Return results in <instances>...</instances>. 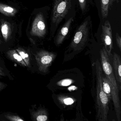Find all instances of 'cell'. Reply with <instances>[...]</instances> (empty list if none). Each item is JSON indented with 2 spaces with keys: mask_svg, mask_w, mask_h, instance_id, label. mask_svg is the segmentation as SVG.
I'll list each match as a JSON object with an SVG mask.
<instances>
[{
  "mask_svg": "<svg viewBox=\"0 0 121 121\" xmlns=\"http://www.w3.org/2000/svg\"><path fill=\"white\" fill-rule=\"evenodd\" d=\"M101 65L104 74L109 80L112 91V100L118 121L121 120V107L117 83L113 71L110 56H108L104 47L100 50Z\"/></svg>",
  "mask_w": 121,
  "mask_h": 121,
  "instance_id": "obj_1",
  "label": "cell"
},
{
  "mask_svg": "<svg viewBox=\"0 0 121 121\" xmlns=\"http://www.w3.org/2000/svg\"><path fill=\"white\" fill-rule=\"evenodd\" d=\"M96 76V98L95 108L96 118L99 121H107L108 120L109 104L110 100L109 99L103 89L102 77L103 73L101 63L97 59L95 63Z\"/></svg>",
  "mask_w": 121,
  "mask_h": 121,
  "instance_id": "obj_2",
  "label": "cell"
},
{
  "mask_svg": "<svg viewBox=\"0 0 121 121\" xmlns=\"http://www.w3.org/2000/svg\"><path fill=\"white\" fill-rule=\"evenodd\" d=\"M90 28L89 21L87 19L77 30L70 44V49L76 51L84 47L88 40Z\"/></svg>",
  "mask_w": 121,
  "mask_h": 121,
  "instance_id": "obj_3",
  "label": "cell"
},
{
  "mask_svg": "<svg viewBox=\"0 0 121 121\" xmlns=\"http://www.w3.org/2000/svg\"><path fill=\"white\" fill-rule=\"evenodd\" d=\"M71 0H55L52 17V23L54 26V32L71 8Z\"/></svg>",
  "mask_w": 121,
  "mask_h": 121,
  "instance_id": "obj_4",
  "label": "cell"
},
{
  "mask_svg": "<svg viewBox=\"0 0 121 121\" xmlns=\"http://www.w3.org/2000/svg\"><path fill=\"white\" fill-rule=\"evenodd\" d=\"M56 56V54L53 52L44 51L39 52L36 56V60L39 70L43 73L47 72Z\"/></svg>",
  "mask_w": 121,
  "mask_h": 121,
  "instance_id": "obj_5",
  "label": "cell"
},
{
  "mask_svg": "<svg viewBox=\"0 0 121 121\" xmlns=\"http://www.w3.org/2000/svg\"><path fill=\"white\" fill-rule=\"evenodd\" d=\"M101 39L108 54L110 56L113 48V42L111 25L108 20L105 21L104 25H102Z\"/></svg>",
  "mask_w": 121,
  "mask_h": 121,
  "instance_id": "obj_6",
  "label": "cell"
},
{
  "mask_svg": "<svg viewBox=\"0 0 121 121\" xmlns=\"http://www.w3.org/2000/svg\"><path fill=\"white\" fill-rule=\"evenodd\" d=\"M46 32V25L43 14L40 13L35 17L31 30V35L39 37L44 36Z\"/></svg>",
  "mask_w": 121,
  "mask_h": 121,
  "instance_id": "obj_7",
  "label": "cell"
},
{
  "mask_svg": "<svg viewBox=\"0 0 121 121\" xmlns=\"http://www.w3.org/2000/svg\"><path fill=\"white\" fill-rule=\"evenodd\" d=\"M113 70L119 90H121V59L117 54L114 53L112 56Z\"/></svg>",
  "mask_w": 121,
  "mask_h": 121,
  "instance_id": "obj_8",
  "label": "cell"
},
{
  "mask_svg": "<svg viewBox=\"0 0 121 121\" xmlns=\"http://www.w3.org/2000/svg\"><path fill=\"white\" fill-rule=\"evenodd\" d=\"M73 21V17L70 18L63 25L57 34L55 39V43L57 46L62 43L68 34L71 24Z\"/></svg>",
  "mask_w": 121,
  "mask_h": 121,
  "instance_id": "obj_9",
  "label": "cell"
},
{
  "mask_svg": "<svg viewBox=\"0 0 121 121\" xmlns=\"http://www.w3.org/2000/svg\"><path fill=\"white\" fill-rule=\"evenodd\" d=\"M102 82L103 91L110 100L112 99V88L109 80L103 73V72L102 75Z\"/></svg>",
  "mask_w": 121,
  "mask_h": 121,
  "instance_id": "obj_10",
  "label": "cell"
},
{
  "mask_svg": "<svg viewBox=\"0 0 121 121\" xmlns=\"http://www.w3.org/2000/svg\"><path fill=\"white\" fill-rule=\"evenodd\" d=\"M0 12L8 17L14 16L17 12L16 9L10 6L0 3Z\"/></svg>",
  "mask_w": 121,
  "mask_h": 121,
  "instance_id": "obj_11",
  "label": "cell"
},
{
  "mask_svg": "<svg viewBox=\"0 0 121 121\" xmlns=\"http://www.w3.org/2000/svg\"><path fill=\"white\" fill-rule=\"evenodd\" d=\"M1 31L3 38L5 41H7L11 33L10 26L9 23L4 22L1 25Z\"/></svg>",
  "mask_w": 121,
  "mask_h": 121,
  "instance_id": "obj_12",
  "label": "cell"
},
{
  "mask_svg": "<svg viewBox=\"0 0 121 121\" xmlns=\"http://www.w3.org/2000/svg\"><path fill=\"white\" fill-rule=\"evenodd\" d=\"M8 54L10 58H11L13 60L15 61L18 62L25 66H26L27 64L26 62L24 61L19 54L17 53L15 50L10 51Z\"/></svg>",
  "mask_w": 121,
  "mask_h": 121,
  "instance_id": "obj_13",
  "label": "cell"
},
{
  "mask_svg": "<svg viewBox=\"0 0 121 121\" xmlns=\"http://www.w3.org/2000/svg\"><path fill=\"white\" fill-rule=\"evenodd\" d=\"M110 0H101V13L103 18H105L108 16Z\"/></svg>",
  "mask_w": 121,
  "mask_h": 121,
  "instance_id": "obj_14",
  "label": "cell"
},
{
  "mask_svg": "<svg viewBox=\"0 0 121 121\" xmlns=\"http://www.w3.org/2000/svg\"><path fill=\"white\" fill-rule=\"evenodd\" d=\"M37 121H46L48 119V116L46 112L44 111H42L41 113L37 116L36 118Z\"/></svg>",
  "mask_w": 121,
  "mask_h": 121,
  "instance_id": "obj_15",
  "label": "cell"
},
{
  "mask_svg": "<svg viewBox=\"0 0 121 121\" xmlns=\"http://www.w3.org/2000/svg\"><path fill=\"white\" fill-rule=\"evenodd\" d=\"M17 51L18 52V53L21 56L24 61L25 62H26L27 64H29V63L28 62L29 61V58L28 54L27 53H25V52L21 49H18Z\"/></svg>",
  "mask_w": 121,
  "mask_h": 121,
  "instance_id": "obj_16",
  "label": "cell"
},
{
  "mask_svg": "<svg viewBox=\"0 0 121 121\" xmlns=\"http://www.w3.org/2000/svg\"><path fill=\"white\" fill-rule=\"evenodd\" d=\"M82 12H84L86 10L87 4V0H78Z\"/></svg>",
  "mask_w": 121,
  "mask_h": 121,
  "instance_id": "obj_17",
  "label": "cell"
},
{
  "mask_svg": "<svg viewBox=\"0 0 121 121\" xmlns=\"http://www.w3.org/2000/svg\"><path fill=\"white\" fill-rule=\"evenodd\" d=\"M116 39L117 46L119 47L120 51H121V37L117 33L116 34Z\"/></svg>",
  "mask_w": 121,
  "mask_h": 121,
  "instance_id": "obj_18",
  "label": "cell"
},
{
  "mask_svg": "<svg viewBox=\"0 0 121 121\" xmlns=\"http://www.w3.org/2000/svg\"><path fill=\"white\" fill-rule=\"evenodd\" d=\"M63 102L66 105L71 104L74 102V100L70 98H66L63 100Z\"/></svg>",
  "mask_w": 121,
  "mask_h": 121,
  "instance_id": "obj_19",
  "label": "cell"
},
{
  "mask_svg": "<svg viewBox=\"0 0 121 121\" xmlns=\"http://www.w3.org/2000/svg\"><path fill=\"white\" fill-rule=\"evenodd\" d=\"M72 80L69 79H67V80H64L60 82L59 85L60 84L61 85L63 86H68L70 84L72 83Z\"/></svg>",
  "mask_w": 121,
  "mask_h": 121,
  "instance_id": "obj_20",
  "label": "cell"
},
{
  "mask_svg": "<svg viewBox=\"0 0 121 121\" xmlns=\"http://www.w3.org/2000/svg\"><path fill=\"white\" fill-rule=\"evenodd\" d=\"M7 118H8L10 120H12V121H24L23 119H22V118L20 117H19L17 116H8L7 117Z\"/></svg>",
  "mask_w": 121,
  "mask_h": 121,
  "instance_id": "obj_21",
  "label": "cell"
},
{
  "mask_svg": "<svg viewBox=\"0 0 121 121\" xmlns=\"http://www.w3.org/2000/svg\"><path fill=\"white\" fill-rule=\"evenodd\" d=\"M5 75H5L4 72L3 71V69L0 66V76H5Z\"/></svg>",
  "mask_w": 121,
  "mask_h": 121,
  "instance_id": "obj_22",
  "label": "cell"
},
{
  "mask_svg": "<svg viewBox=\"0 0 121 121\" xmlns=\"http://www.w3.org/2000/svg\"><path fill=\"white\" fill-rule=\"evenodd\" d=\"M116 0H110L109 4V7H110V6L111 7V6L112 5L113 3H114L115 1H116Z\"/></svg>",
  "mask_w": 121,
  "mask_h": 121,
  "instance_id": "obj_23",
  "label": "cell"
},
{
  "mask_svg": "<svg viewBox=\"0 0 121 121\" xmlns=\"http://www.w3.org/2000/svg\"></svg>",
  "mask_w": 121,
  "mask_h": 121,
  "instance_id": "obj_24",
  "label": "cell"
}]
</instances>
